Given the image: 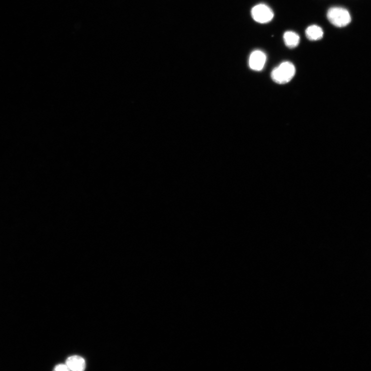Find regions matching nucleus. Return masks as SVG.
<instances>
[{"label": "nucleus", "instance_id": "nucleus-1", "mask_svg": "<svg viewBox=\"0 0 371 371\" xmlns=\"http://www.w3.org/2000/svg\"><path fill=\"white\" fill-rule=\"evenodd\" d=\"M296 68L290 62H284L274 68L272 73V80L277 84H285L289 82L294 76Z\"/></svg>", "mask_w": 371, "mask_h": 371}, {"label": "nucleus", "instance_id": "nucleus-2", "mask_svg": "<svg viewBox=\"0 0 371 371\" xmlns=\"http://www.w3.org/2000/svg\"><path fill=\"white\" fill-rule=\"evenodd\" d=\"M327 18L331 24L338 28L348 26L352 20L348 11L342 7L330 8L327 13Z\"/></svg>", "mask_w": 371, "mask_h": 371}, {"label": "nucleus", "instance_id": "nucleus-3", "mask_svg": "<svg viewBox=\"0 0 371 371\" xmlns=\"http://www.w3.org/2000/svg\"><path fill=\"white\" fill-rule=\"evenodd\" d=\"M251 14L256 22L262 24L270 22L274 18L273 10L264 4H260L252 8Z\"/></svg>", "mask_w": 371, "mask_h": 371}, {"label": "nucleus", "instance_id": "nucleus-4", "mask_svg": "<svg viewBox=\"0 0 371 371\" xmlns=\"http://www.w3.org/2000/svg\"><path fill=\"white\" fill-rule=\"evenodd\" d=\"M266 60V56L262 50H254L251 54L249 58L250 69L254 71H261L264 68Z\"/></svg>", "mask_w": 371, "mask_h": 371}, {"label": "nucleus", "instance_id": "nucleus-5", "mask_svg": "<svg viewBox=\"0 0 371 371\" xmlns=\"http://www.w3.org/2000/svg\"><path fill=\"white\" fill-rule=\"evenodd\" d=\"M69 367L70 370L74 371H82L86 368L85 360L78 356H72L66 360V364Z\"/></svg>", "mask_w": 371, "mask_h": 371}, {"label": "nucleus", "instance_id": "nucleus-6", "mask_svg": "<svg viewBox=\"0 0 371 371\" xmlns=\"http://www.w3.org/2000/svg\"><path fill=\"white\" fill-rule=\"evenodd\" d=\"M307 38L311 41H317L323 38L324 32L322 28L316 25L308 26L306 31Z\"/></svg>", "mask_w": 371, "mask_h": 371}, {"label": "nucleus", "instance_id": "nucleus-7", "mask_svg": "<svg viewBox=\"0 0 371 371\" xmlns=\"http://www.w3.org/2000/svg\"><path fill=\"white\" fill-rule=\"evenodd\" d=\"M284 40L286 46L294 48L298 45L300 38L296 32L293 31H288L284 33Z\"/></svg>", "mask_w": 371, "mask_h": 371}, {"label": "nucleus", "instance_id": "nucleus-8", "mask_svg": "<svg viewBox=\"0 0 371 371\" xmlns=\"http://www.w3.org/2000/svg\"><path fill=\"white\" fill-rule=\"evenodd\" d=\"M56 371H68L70 370L68 366L66 364H60L57 365L54 368Z\"/></svg>", "mask_w": 371, "mask_h": 371}]
</instances>
